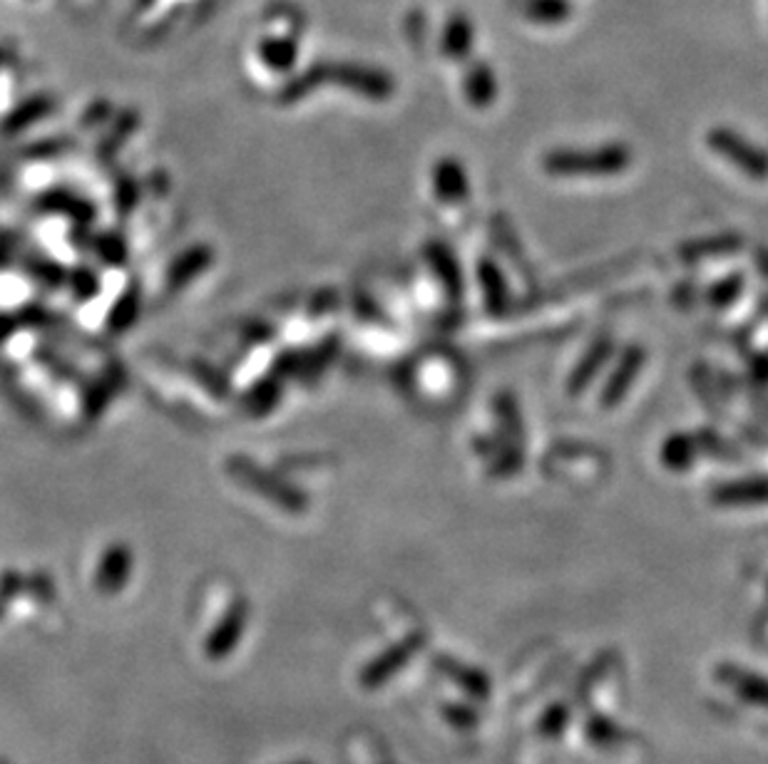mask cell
Segmentation results:
<instances>
[{"label":"cell","instance_id":"6da1fadb","mask_svg":"<svg viewBox=\"0 0 768 764\" xmlns=\"http://www.w3.org/2000/svg\"><path fill=\"white\" fill-rule=\"evenodd\" d=\"M630 149L607 145L597 149H555L545 155L543 167L555 177H612L630 167Z\"/></svg>","mask_w":768,"mask_h":764},{"label":"cell","instance_id":"7a4b0ae2","mask_svg":"<svg viewBox=\"0 0 768 764\" xmlns=\"http://www.w3.org/2000/svg\"><path fill=\"white\" fill-rule=\"evenodd\" d=\"M707 141L719 157L731 161L746 177L768 179V151L756 147L743 135L733 133L729 127H713L707 135Z\"/></svg>","mask_w":768,"mask_h":764},{"label":"cell","instance_id":"3957f363","mask_svg":"<svg viewBox=\"0 0 768 764\" xmlns=\"http://www.w3.org/2000/svg\"><path fill=\"white\" fill-rule=\"evenodd\" d=\"M432 192L440 202H453L458 204L468 196V174H465L463 164L453 157L440 159L436 167H432Z\"/></svg>","mask_w":768,"mask_h":764},{"label":"cell","instance_id":"277c9868","mask_svg":"<svg viewBox=\"0 0 768 764\" xmlns=\"http://www.w3.org/2000/svg\"><path fill=\"white\" fill-rule=\"evenodd\" d=\"M711 497L721 507H756L768 505V479H739V482L721 484L711 491Z\"/></svg>","mask_w":768,"mask_h":764},{"label":"cell","instance_id":"5b68a950","mask_svg":"<svg viewBox=\"0 0 768 764\" xmlns=\"http://www.w3.org/2000/svg\"><path fill=\"white\" fill-rule=\"evenodd\" d=\"M463 92L473 107H490L497 97V78L488 62H473L463 75Z\"/></svg>","mask_w":768,"mask_h":764},{"label":"cell","instance_id":"8992f818","mask_svg":"<svg viewBox=\"0 0 768 764\" xmlns=\"http://www.w3.org/2000/svg\"><path fill=\"white\" fill-rule=\"evenodd\" d=\"M473 42H475V28H473L470 20L460 13L450 16L446 28H443V36H440L443 55H446V58H450V60L468 58L470 50H473Z\"/></svg>","mask_w":768,"mask_h":764},{"label":"cell","instance_id":"52a82bcc","mask_svg":"<svg viewBox=\"0 0 768 764\" xmlns=\"http://www.w3.org/2000/svg\"><path fill=\"white\" fill-rule=\"evenodd\" d=\"M642 363H644V353L640 351V347H632V351H626L622 355L620 365L614 368V373H612V378L607 382V388H604V395H602L604 405L612 408V405H616V402L624 398L626 388L632 385L636 373H640V370H642Z\"/></svg>","mask_w":768,"mask_h":764},{"label":"cell","instance_id":"ba28073f","mask_svg":"<svg viewBox=\"0 0 768 764\" xmlns=\"http://www.w3.org/2000/svg\"><path fill=\"white\" fill-rule=\"evenodd\" d=\"M521 13L529 20H535V23H545V26H555L562 23V20H567L572 8L567 0H521Z\"/></svg>","mask_w":768,"mask_h":764},{"label":"cell","instance_id":"9c48e42d","mask_svg":"<svg viewBox=\"0 0 768 764\" xmlns=\"http://www.w3.org/2000/svg\"><path fill=\"white\" fill-rule=\"evenodd\" d=\"M694 454H697V442L691 440L687 434H677V437H669L662 447V460L664 467L674 469V472H681V469H687L694 464Z\"/></svg>","mask_w":768,"mask_h":764},{"label":"cell","instance_id":"30bf717a","mask_svg":"<svg viewBox=\"0 0 768 764\" xmlns=\"http://www.w3.org/2000/svg\"><path fill=\"white\" fill-rule=\"evenodd\" d=\"M607 355H610V343H600L592 353L584 355V360L575 370V375L570 378V390L572 392H582L584 388H587L590 380L597 375V370L602 368L604 360H607Z\"/></svg>","mask_w":768,"mask_h":764},{"label":"cell","instance_id":"8fae6325","mask_svg":"<svg viewBox=\"0 0 768 764\" xmlns=\"http://www.w3.org/2000/svg\"><path fill=\"white\" fill-rule=\"evenodd\" d=\"M480 281H483V291H485V301L493 311L503 308L505 298H507V288H505V281L500 276V271H497L490 261H483L480 266Z\"/></svg>","mask_w":768,"mask_h":764},{"label":"cell","instance_id":"7c38bea8","mask_svg":"<svg viewBox=\"0 0 768 764\" xmlns=\"http://www.w3.org/2000/svg\"><path fill=\"white\" fill-rule=\"evenodd\" d=\"M428 256H430L432 268L440 273V278L448 286V291H453L458 296L463 281H460V271L456 266V258H450V254L443 246H430Z\"/></svg>","mask_w":768,"mask_h":764}]
</instances>
